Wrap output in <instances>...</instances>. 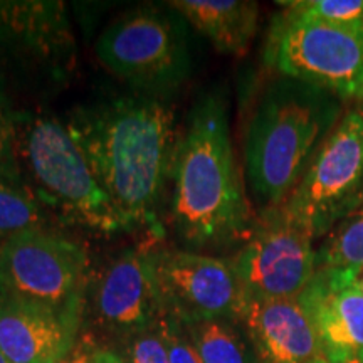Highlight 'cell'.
I'll list each match as a JSON object with an SVG mask.
<instances>
[{"label":"cell","instance_id":"cell-24","mask_svg":"<svg viewBox=\"0 0 363 363\" xmlns=\"http://www.w3.org/2000/svg\"><path fill=\"white\" fill-rule=\"evenodd\" d=\"M103 347H99V342L91 331L79 333L78 342L71 348L65 358H61L57 363H96L98 353Z\"/></svg>","mask_w":363,"mask_h":363},{"label":"cell","instance_id":"cell-20","mask_svg":"<svg viewBox=\"0 0 363 363\" xmlns=\"http://www.w3.org/2000/svg\"><path fill=\"white\" fill-rule=\"evenodd\" d=\"M0 179L24 185L17 143V116L0 81Z\"/></svg>","mask_w":363,"mask_h":363},{"label":"cell","instance_id":"cell-10","mask_svg":"<svg viewBox=\"0 0 363 363\" xmlns=\"http://www.w3.org/2000/svg\"><path fill=\"white\" fill-rule=\"evenodd\" d=\"M163 313L184 325L239 321L244 293L230 261L192 251H153Z\"/></svg>","mask_w":363,"mask_h":363},{"label":"cell","instance_id":"cell-5","mask_svg":"<svg viewBox=\"0 0 363 363\" xmlns=\"http://www.w3.org/2000/svg\"><path fill=\"white\" fill-rule=\"evenodd\" d=\"M264 59L284 78L340 99H363V26L310 19L284 9L272 22Z\"/></svg>","mask_w":363,"mask_h":363},{"label":"cell","instance_id":"cell-27","mask_svg":"<svg viewBox=\"0 0 363 363\" xmlns=\"http://www.w3.org/2000/svg\"><path fill=\"white\" fill-rule=\"evenodd\" d=\"M0 363H12L6 355H4L2 350H0Z\"/></svg>","mask_w":363,"mask_h":363},{"label":"cell","instance_id":"cell-23","mask_svg":"<svg viewBox=\"0 0 363 363\" xmlns=\"http://www.w3.org/2000/svg\"><path fill=\"white\" fill-rule=\"evenodd\" d=\"M160 328L169 350L170 363H203L184 323L163 315L160 318Z\"/></svg>","mask_w":363,"mask_h":363},{"label":"cell","instance_id":"cell-25","mask_svg":"<svg viewBox=\"0 0 363 363\" xmlns=\"http://www.w3.org/2000/svg\"><path fill=\"white\" fill-rule=\"evenodd\" d=\"M96 363H125L123 358L118 352H113L110 348H101L98 353V360Z\"/></svg>","mask_w":363,"mask_h":363},{"label":"cell","instance_id":"cell-16","mask_svg":"<svg viewBox=\"0 0 363 363\" xmlns=\"http://www.w3.org/2000/svg\"><path fill=\"white\" fill-rule=\"evenodd\" d=\"M169 7L222 54L247 52L259 22V6L249 0H174Z\"/></svg>","mask_w":363,"mask_h":363},{"label":"cell","instance_id":"cell-15","mask_svg":"<svg viewBox=\"0 0 363 363\" xmlns=\"http://www.w3.org/2000/svg\"><path fill=\"white\" fill-rule=\"evenodd\" d=\"M83 323L0 291V350L12 363H57Z\"/></svg>","mask_w":363,"mask_h":363},{"label":"cell","instance_id":"cell-19","mask_svg":"<svg viewBox=\"0 0 363 363\" xmlns=\"http://www.w3.org/2000/svg\"><path fill=\"white\" fill-rule=\"evenodd\" d=\"M363 267V207L345 217L316 254V269Z\"/></svg>","mask_w":363,"mask_h":363},{"label":"cell","instance_id":"cell-22","mask_svg":"<svg viewBox=\"0 0 363 363\" xmlns=\"http://www.w3.org/2000/svg\"><path fill=\"white\" fill-rule=\"evenodd\" d=\"M121 358L125 363H170L169 350L163 340L160 320L155 325L131 335L121 342Z\"/></svg>","mask_w":363,"mask_h":363},{"label":"cell","instance_id":"cell-6","mask_svg":"<svg viewBox=\"0 0 363 363\" xmlns=\"http://www.w3.org/2000/svg\"><path fill=\"white\" fill-rule=\"evenodd\" d=\"M89 257L83 246L48 230L0 242V291L83 323Z\"/></svg>","mask_w":363,"mask_h":363},{"label":"cell","instance_id":"cell-14","mask_svg":"<svg viewBox=\"0 0 363 363\" xmlns=\"http://www.w3.org/2000/svg\"><path fill=\"white\" fill-rule=\"evenodd\" d=\"M239 321L257 363H330L298 299H244Z\"/></svg>","mask_w":363,"mask_h":363},{"label":"cell","instance_id":"cell-3","mask_svg":"<svg viewBox=\"0 0 363 363\" xmlns=\"http://www.w3.org/2000/svg\"><path fill=\"white\" fill-rule=\"evenodd\" d=\"M340 113V98L313 84L281 76L266 86L244 136L246 179L262 207L288 201Z\"/></svg>","mask_w":363,"mask_h":363},{"label":"cell","instance_id":"cell-4","mask_svg":"<svg viewBox=\"0 0 363 363\" xmlns=\"http://www.w3.org/2000/svg\"><path fill=\"white\" fill-rule=\"evenodd\" d=\"M17 143L21 169L24 163L44 207L96 233L126 230L120 212L65 123L51 116L29 118L24 136L17 133Z\"/></svg>","mask_w":363,"mask_h":363},{"label":"cell","instance_id":"cell-11","mask_svg":"<svg viewBox=\"0 0 363 363\" xmlns=\"http://www.w3.org/2000/svg\"><path fill=\"white\" fill-rule=\"evenodd\" d=\"M93 308L98 325L121 342L155 325L165 313L153 251H126L108 266L94 289Z\"/></svg>","mask_w":363,"mask_h":363},{"label":"cell","instance_id":"cell-8","mask_svg":"<svg viewBox=\"0 0 363 363\" xmlns=\"http://www.w3.org/2000/svg\"><path fill=\"white\" fill-rule=\"evenodd\" d=\"M320 238L363 206V113L347 111L318 147L301 180L284 202Z\"/></svg>","mask_w":363,"mask_h":363},{"label":"cell","instance_id":"cell-26","mask_svg":"<svg viewBox=\"0 0 363 363\" xmlns=\"http://www.w3.org/2000/svg\"><path fill=\"white\" fill-rule=\"evenodd\" d=\"M347 272L357 288L363 293V267H352V269H347Z\"/></svg>","mask_w":363,"mask_h":363},{"label":"cell","instance_id":"cell-28","mask_svg":"<svg viewBox=\"0 0 363 363\" xmlns=\"http://www.w3.org/2000/svg\"><path fill=\"white\" fill-rule=\"evenodd\" d=\"M360 110H362V113H363V108H360ZM363 207V206H362Z\"/></svg>","mask_w":363,"mask_h":363},{"label":"cell","instance_id":"cell-1","mask_svg":"<svg viewBox=\"0 0 363 363\" xmlns=\"http://www.w3.org/2000/svg\"><path fill=\"white\" fill-rule=\"evenodd\" d=\"M65 125L126 230L157 225L182 133L174 104L162 93L136 89L79 104Z\"/></svg>","mask_w":363,"mask_h":363},{"label":"cell","instance_id":"cell-18","mask_svg":"<svg viewBox=\"0 0 363 363\" xmlns=\"http://www.w3.org/2000/svg\"><path fill=\"white\" fill-rule=\"evenodd\" d=\"M44 206L26 185L0 179V242L29 230H48Z\"/></svg>","mask_w":363,"mask_h":363},{"label":"cell","instance_id":"cell-7","mask_svg":"<svg viewBox=\"0 0 363 363\" xmlns=\"http://www.w3.org/2000/svg\"><path fill=\"white\" fill-rule=\"evenodd\" d=\"M96 56L116 78L150 93L182 84L192 67L184 19L170 7L118 17L98 38Z\"/></svg>","mask_w":363,"mask_h":363},{"label":"cell","instance_id":"cell-17","mask_svg":"<svg viewBox=\"0 0 363 363\" xmlns=\"http://www.w3.org/2000/svg\"><path fill=\"white\" fill-rule=\"evenodd\" d=\"M203 363H257L233 320L185 325Z\"/></svg>","mask_w":363,"mask_h":363},{"label":"cell","instance_id":"cell-12","mask_svg":"<svg viewBox=\"0 0 363 363\" xmlns=\"http://www.w3.org/2000/svg\"><path fill=\"white\" fill-rule=\"evenodd\" d=\"M298 301L330 363H363V293L347 269H316Z\"/></svg>","mask_w":363,"mask_h":363},{"label":"cell","instance_id":"cell-13","mask_svg":"<svg viewBox=\"0 0 363 363\" xmlns=\"http://www.w3.org/2000/svg\"><path fill=\"white\" fill-rule=\"evenodd\" d=\"M0 44L54 81L65 78L76 56L62 2H0Z\"/></svg>","mask_w":363,"mask_h":363},{"label":"cell","instance_id":"cell-9","mask_svg":"<svg viewBox=\"0 0 363 363\" xmlns=\"http://www.w3.org/2000/svg\"><path fill=\"white\" fill-rule=\"evenodd\" d=\"M311 230L284 203L262 208L230 259L244 299H298L316 272Z\"/></svg>","mask_w":363,"mask_h":363},{"label":"cell","instance_id":"cell-21","mask_svg":"<svg viewBox=\"0 0 363 363\" xmlns=\"http://www.w3.org/2000/svg\"><path fill=\"white\" fill-rule=\"evenodd\" d=\"M281 6L310 19L363 26V0H298L281 2Z\"/></svg>","mask_w":363,"mask_h":363},{"label":"cell","instance_id":"cell-2","mask_svg":"<svg viewBox=\"0 0 363 363\" xmlns=\"http://www.w3.org/2000/svg\"><path fill=\"white\" fill-rule=\"evenodd\" d=\"M172 182V216L182 239L194 246L246 240L256 220L235 160L227 101L217 91L194 103L180 133Z\"/></svg>","mask_w":363,"mask_h":363}]
</instances>
